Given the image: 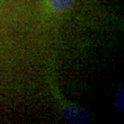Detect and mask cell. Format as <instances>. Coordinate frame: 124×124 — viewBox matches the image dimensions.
Instances as JSON below:
<instances>
[{
	"label": "cell",
	"instance_id": "obj_3",
	"mask_svg": "<svg viewBox=\"0 0 124 124\" xmlns=\"http://www.w3.org/2000/svg\"><path fill=\"white\" fill-rule=\"evenodd\" d=\"M115 106L119 111H123V85L120 86L118 93L116 95Z\"/></svg>",
	"mask_w": 124,
	"mask_h": 124
},
{
	"label": "cell",
	"instance_id": "obj_2",
	"mask_svg": "<svg viewBox=\"0 0 124 124\" xmlns=\"http://www.w3.org/2000/svg\"><path fill=\"white\" fill-rule=\"evenodd\" d=\"M74 0H50V4L52 8L57 11L65 9Z\"/></svg>",
	"mask_w": 124,
	"mask_h": 124
},
{
	"label": "cell",
	"instance_id": "obj_1",
	"mask_svg": "<svg viewBox=\"0 0 124 124\" xmlns=\"http://www.w3.org/2000/svg\"><path fill=\"white\" fill-rule=\"evenodd\" d=\"M62 117L69 123H87L90 120V114L84 108L74 104L65 105L62 108Z\"/></svg>",
	"mask_w": 124,
	"mask_h": 124
}]
</instances>
